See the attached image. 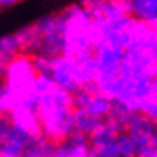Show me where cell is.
<instances>
[{
    "label": "cell",
    "mask_w": 157,
    "mask_h": 157,
    "mask_svg": "<svg viewBox=\"0 0 157 157\" xmlns=\"http://www.w3.org/2000/svg\"><path fill=\"white\" fill-rule=\"evenodd\" d=\"M36 113L42 136L52 143H62L75 131L72 94L59 88L49 75L36 78Z\"/></svg>",
    "instance_id": "1"
},
{
    "label": "cell",
    "mask_w": 157,
    "mask_h": 157,
    "mask_svg": "<svg viewBox=\"0 0 157 157\" xmlns=\"http://www.w3.org/2000/svg\"><path fill=\"white\" fill-rule=\"evenodd\" d=\"M6 94L0 102V115H7L19 108L36 109V78L32 58L19 53L7 63L2 74Z\"/></svg>",
    "instance_id": "2"
},
{
    "label": "cell",
    "mask_w": 157,
    "mask_h": 157,
    "mask_svg": "<svg viewBox=\"0 0 157 157\" xmlns=\"http://www.w3.org/2000/svg\"><path fill=\"white\" fill-rule=\"evenodd\" d=\"M62 16V55L82 56L94 52L95 28L90 10L82 5L67 6L61 12Z\"/></svg>",
    "instance_id": "3"
},
{
    "label": "cell",
    "mask_w": 157,
    "mask_h": 157,
    "mask_svg": "<svg viewBox=\"0 0 157 157\" xmlns=\"http://www.w3.org/2000/svg\"><path fill=\"white\" fill-rule=\"evenodd\" d=\"M156 128V124L150 117L141 113H131L125 125V133L136 146V157H148L151 154Z\"/></svg>",
    "instance_id": "4"
},
{
    "label": "cell",
    "mask_w": 157,
    "mask_h": 157,
    "mask_svg": "<svg viewBox=\"0 0 157 157\" xmlns=\"http://www.w3.org/2000/svg\"><path fill=\"white\" fill-rule=\"evenodd\" d=\"M35 28L38 29L40 35V48L39 52L40 55L49 58H56L62 55V16L61 13L48 14L38 22H35Z\"/></svg>",
    "instance_id": "5"
},
{
    "label": "cell",
    "mask_w": 157,
    "mask_h": 157,
    "mask_svg": "<svg viewBox=\"0 0 157 157\" xmlns=\"http://www.w3.org/2000/svg\"><path fill=\"white\" fill-rule=\"evenodd\" d=\"M49 76L52 78V81L59 88H62L69 94H75L76 91H79L82 88L81 82H79V76H78V71H76L75 58L72 56L59 55V56L53 58Z\"/></svg>",
    "instance_id": "6"
},
{
    "label": "cell",
    "mask_w": 157,
    "mask_h": 157,
    "mask_svg": "<svg viewBox=\"0 0 157 157\" xmlns=\"http://www.w3.org/2000/svg\"><path fill=\"white\" fill-rule=\"evenodd\" d=\"M74 109H82L92 117L104 120L113 107V101L102 95L95 88H81L72 94Z\"/></svg>",
    "instance_id": "7"
},
{
    "label": "cell",
    "mask_w": 157,
    "mask_h": 157,
    "mask_svg": "<svg viewBox=\"0 0 157 157\" xmlns=\"http://www.w3.org/2000/svg\"><path fill=\"white\" fill-rule=\"evenodd\" d=\"M88 10L94 20L98 19L109 22V23L118 22L127 16H131L130 0H102Z\"/></svg>",
    "instance_id": "8"
},
{
    "label": "cell",
    "mask_w": 157,
    "mask_h": 157,
    "mask_svg": "<svg viewBox=\"0 0 157 157\" xmlns=\"http://www.w3.org/2000/svg\"><path fill=\"white\" fill-rule=\"evenodd\" d=\"M9 123L13 125L14 128L25 134L28 138H36L42 136L40 131V123L36 109L32 108H19L12 111L7 115Z\"/></svg>",
    "instance_id": "9"
},
{
    "label": "cell",
    "mask_w": 157,
    "mask_h": 157,
    "mask_svg": "<svg viewBox=\"0 0 157 157\" xmlns=\"http://www.w3.org/2000/svg\"><path fill=\"white\" fill-rule=\"evenodd\" d=\"M14 35V38L17 40L20 53H25L28 56H33L39 52L40 48V35L38 29L35 28V25H28L25 28L19 29Z\"/></svg>",
    "instance_id": "10"
},
{
    "label": "cell",
    "mask_w": 157,
    "mask_h": 157,
    "mask_svg": "<svg viewBox=\"0 0 157 157\" xmlns=\"http://www.w3.org/2000/svg\"><path fill=\"white\" fill-rule=\"evenodd\" d=\"M75 65L82 88H94L97 79V63L94 53L75 58Z\"/></svg>",
    "instance_id": "11"
},
{
    "label": "cell",
    "mask_w": 157,
    "mask_h": 157,
    "mask_svg": "<svg viewBox=\"0 0 157 157\" xmlns=\"http://www.w3.org/2000/svg\"><path fill=\"white\" fill-rule=\"evenodd\" d=\"M63 148V151L67 154V157H90L91 156V143L90 137L81 133H74L63 140L62 143H59Z\"/></svg>",
    "instance_id": "12"
},
{
    "label": "cell",
    "mask_w": 157,
    "mask_h": 157,
    "mask_svg": "<svg viewBox=\"0 0 157 157\" xmlns=\"http://www.w3.org/2000/svg\"><path fill=\"white\" fill-rule=\"evenodd\" d=\"M130 5L134 19L148 25L157 20V0H130Z\"/></svg>",
    "instance_id": "13"
},
{
    "label": "cell",
    "mask_w": 157,
    "mask_h": 157,
    "mask_svg": "<svg viewBox=\"0 0 157 157\" xmlns=\"http://www.w3.org/2000/svg\"><path fill=\"white\" fill-rule=\"evenodd\" d=\"M118 134L121 133H118L107 120H102L101 124L98 125V128L90 136L91 148H102L105 146H108L117 138Z\"/></svg>",
    "instance_id": "14"
},
{
    "label": "cell",
    "mask_w": 157,
    "mask_h": 157,
    "mask_svg": "<svg viewBox=\"0 0 157 157\" xmlns=\"http://www.w3.org/2000/svg\"><path fill=\"white\" fill-rule=\"evenodd\" d=\"M55 143L49 141L43 136L32 138L23 148L22 157H52Z\"/></svg>",
    "instance_id": "15"
},
{
    "label": "cell",
    "mask_w": 157,
    "mask_h": 157,
    "mask_svg": "<svg viewBox=\"0 0 157 157\" xmlns=\"http://www.w3.org/2000/svg\"><path fill=\"white\" fill-rule=\"evenodd\" d=\"M101 121L102 120L92 117L82 109H74V128H75L76 133L85 134L90 137L91 134L98 128Z\"/></svg>",
    "instance_id": "16"
},
{
    "label": "cell",
    "mask_w": 157,
    "mask_h": 157,
    "mask_svg": "<svg viewBox=\"0 0 157 157\" xmlns=\"http://www.w3.org/2000/svg\"><path fill=\"white\" fill-rule=\"evenodd\" d=\"M130 115H131V113L125 107L117 104V102H113V107L104 120H107L118 133H125V125H127Z\"/></svg>",
    "instance_id": "17"
},
{
    "label": "cell",
    "mask_w": 157,
    "mask_h": 157,
    "mask_svg": "<svg viewBox=\"0 0 157 157\" xmlns=\"http://www.w3.org/2000/svg\"><path fill=\"white\" fill-rule=\"evenodd\" d=\"M0 52L3 53L9 61H12L16 55H19V45L14 38V35H6L0 38Z\"/></svg>",
    "instance_id": "18"
},
{
    "label": "cell",
    "mask_w": 157,
    "mask_h": 157,
    "mask_svg": "<svg viewBox=\"0 0 157 157\" xmlns=\"http://www.w3.org/2000/svg\"><path fill=\"white\" fill-rule=\"evenodd\" d=\"M90 157H127V156L121 151L120 146L114 140L111 144H108V146H105L102 148H92Z\"/></svg>",
    "instance_id": "19"
},
{
    "label": "cell",
    "mask_w": 157,
    "mask_h": 157,
    "mask_svg": "<svg viewBox=\"0 0 157 157\" xmlns=\"http://www.w3.org/2000/svg\"><path fill=\"white\" fill-rule=\"evenodd\" d=\"M32 58V63H33V68L38 75H49L51 74V68H52V58L45 56V55H40V53H36Z\"/></svg>",
    "instance_id": "20"
},
{
    "label": "cell",
    "mask_w": 157,
    "mask_h": 157,
    "mask_svg": "<svg viewBox=\"0 0 157 157\" xmlns=\"http://www.w3.org/2000/svg\"><path fill=\"white\" fill-rule=\"evenodd\" d=\"M100 2H102V0H79V5H82L86 9H91V7H94L95 5H98Z\"/></svg>",
    "instance_id": "21"
},
{
    "label": "cell",
    "mask_w": 157,
    "mask_h": 157,
    "mask_svg": "<svg viewBox=\"0 0 157 157\" xmlns=\"http://www.w3.org/2000/svg\"><path fill=\"white\" fill-rule=\"evenodd\" d=\"M20 0H0V9H6V7H12V6L17 5Z\"/></svg>",
    "instance_id": "22"
},
{
    "label": "cell",
    "mask_w": 157,
    "mask_h": 157,
    "mask_svg": "<svg viewBox=\"0 0 157 157\" xmlns=\"http://www.w3.org/2000/svg\"><path fill=\"white\" fill-rule=\"evenodd\" d=\"M9 59H7V58L5 56V55H3V53L0 52V75H2V74H3V71H5V68L7 67V63H9Z\"/></svg>",
    "instance_id": "23"
},
{
    "label": "cell",
    "mask_w": 157,
    "mask_h": 157,
    "mask_svg": "<svg viewBox=\"0 0 157 157\" xmlns=\"http://www.w3.org/2000/svg\"><path fill=\"white\" fill-rule=\"evenodd\" d=\"M5 94H6V85H5V79H3V76L0 75V102H2V100L5 98Z\"/></svg>",
    "instance_id": "24"
},
{
    "label": "cell",
    "mask_w": 157,
    "mask_h": 157,
    "mask_svg": "<svg viewBox=\"0 0 157 157\" xmlns=\"http://www.w3.org/2000/svg\"><path fill=\"white\" fill-rule=\"evenodd\" d=\"M150 26H151V30H153V33H154V38H156V45H157V20H156V22H153Z\"/></svg>",
    "instance_id": "25"
},
{
    "label": "cell",
    "mask_w": 157,
    "mask_h": 157,
    "mask_svg": "<svg viewBox=\"0 0 157 157\" xmlns=\"http://www.w3.org/2000/svg\"><path fill=\"white\" fill-rule=\"evenodd\" d=\"M153 121H154V124H156V127H157V113H156V115H154V118H153ZM156 133H157V128H156Z\"/></svg>",
    "instance_id": "26"
}]
</instances>
